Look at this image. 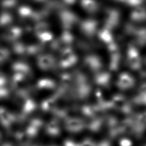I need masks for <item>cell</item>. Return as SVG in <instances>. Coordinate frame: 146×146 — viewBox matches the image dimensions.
I'll return each mask as SVG.
<instances>
[{
    "label": "cell",
    "instance_id": "6da1fadb",
    "mask_svg": "<svg viewBox=\"0 0 146 146\" xmlns=\"http://www.w3.org/2000/svg\"><path fill=\"white\" fill-rule=\"evenodd\" d=\"M53 58L48 55H43L39 56L38 59V64L42 70H47L53 64Z\"/></svg>",
    "mask_w": 146,
    "mask_h": 146
},
{
    "label": "cell",
    "instance_id": "7a4b0ae2",
    "mask_svg": "<svg viewBox=\"0 0 146 146\" xmlns=\"http://www.w3.org/2000/svg\"><path fill=\"white\" fill-rule=\"evenodd\" d=\"M13 68L16 71V73L23 74L25 75V74H27L29 71V68L28 66L25 63L17 62L15 64L14 63Z\"/></svg>",
    "mask_w": 146,
    "mask_h": 146
},
{
    "label": "cell",
    "instance_id": "3957f363",
    "mask_svg": "<svg viewBox=\"0 0 146 146\" xmlns=\"http://www.w3.org/2000/svg\"><path fill=\"white\" fill-rule=\"evenodd\" d=\"M22 31L19 27H12L7 32L6 38L10 40H14L19 37Z\"/></svg>",
    "mask_w": 146,
    "mask_h": 146
},
{
    "label": "cell",
    "instance_id": "277c9868",
    "mask_svg": "<svg viewBox=\"0 0 146 146\" xmlns=\"http://www.w3.org/2000/svg\"><path fill=\"white\" fill-rule=\"evenodd\" d=\"M53 86L54 83L50 79H41L38 83V87L40 88H50Z\"/></svg>",
    "mask_w": 146,
    "mask_h": 146
},
{
    "label": "cell",
    "instance_id": "5b68a950",
    "mask_svg": "<svg viewBox=\"0 0 146 146\" xmlns=\"http://www.w3.org/2000/svg\"><path fill=\"white\" fill-rule=\"evenodd\" d=\"M47 24L45 23H38L35 27V33L37 35H39L47 31Z\"/></svg>",
    "mask_w": 146,
    "mask_h": 146
},
{
    "label": "cell",
    "instance_id": "8992f818",
    "mask_svg": "<svg viewBox=\"0 0 146 146\" xmlns=\"http://www.w3.org/2000/svg\"><path fill=\"white\" fill-rule=\"evenodd\" d=\"M11 17L10 14L7 13L2 14L0 16V25L3 26L9 23L11 21Z\"/></svg>",
    "mask_w": 146,
    "mask_h": 146
},
{
    "label": "cell",
    "instance_id": "52a82bcc",
    "mask_svg": "<svg viewBox=\"0 0 146 146\" xmlns=\"http://www.w3.org/2000/svg\"><path fill=\"white\" fill-rule=\"evenodd\" d=\"M19 13L23 17H27L31 14L32 10L30 8L24 6L20 8L19 10Z\"/></svg>",
    "mask_w": 146,
    "mask_h": 146
},
{
    "label": "cell",
    "instance_id": "ba28073f",
    "mask_svg": "<svg viewBox=\"0 0 146 146\" xmlns=\"http://www.w3.org/2000/svg\"><path fill=\"white\" fill-rule=\"evenodd\" d=\"M53 107V101L51 99H47L44 100L42 105L43 110H51Z\"/></svg>",
    "mask_w": 146,
    "mask_h": 146
},
{
    "label": "cell",
    "instance_id": "9c48e42d",
    "mask_svg": "<svg viewBox=\"0 0 146 146\" xmlns=\"http://www.w3.org/2000/svg\"><path fill=\"white\" fill-rule=\"evenodd\" d=\"M9 55V52L7 50L0 48V62L5 61Z\"/></svg>",
    "mask_w": 146,
    "mask_h": 146
},
{
    "label": "cell",
    "instance_id": "30bf717a",
    "mask_svg": "<svg viewBox=\"0 0 146 146\" xmlns=\"http://www.w3.org/2000/svg\"><path fill=\"white\" fill-rule=\"evenodd\" d=\"M38 36L43 42L49 40L51 39V34L48 31H45L42 34L38 35Z\"/></svg>",
    "mask_w": 146,
    "mask_h": 146
},
{
    "label": "cell",
    "instance_id": "8fae6325",
    "mask_svg": "<svg viewBox=\"0 0 146 146\" xmlns=\"http://www.w3.org/2000/svg\"><path fill=\"white\" fill-rule=\"evenodd\" d=\"M35 105L31 100H29L28 101L26 102V103L25 104L24 106V110L29 111H31L32 110H34L35 108Z\"/></svg>",
    "mask_w": 146,
    "mask_h": 146
},
{
    "label": "cell",
    "instance_id": "7c38bea8",
    "mask_svg": "<svg viewBox=\"0 0 146 146\" xmlns=\"http://www.w3.org/2000/svg\"><path fill=\"white\" fill-rule=\"evenodd\" d=\"M7 95V91L5 88L0 87V99L5 98Z\"/></svg>",
    "mask_w": 146,
    "mask_h": 146
},
{
    "label": "cell",
    "instance_id": "4fadbf2b",
    "mask_svg": "<svg viewBox=\"0 0 146 146\" xmlns=\"http://www.w3.org/2000/svg\"><path fill=\"white\" fill-rule=\"evenodd\" d=\"M6 82V79L5 76L0 73V87H2V86L4 85V84Z\"/></svg>",
    "mask_w": 146,
    "mask_h": 146
},
{
    "label": "cell",
    "instance_id": "5bb4252c",
    "mask_svg": "<svg viewBox=\"0 0 146 146\" xmlns=\"http://www.w3.org/2000/svg\"><path fill=\"white\" fill-rule=\"evenodd\" d=\"M15 3L14 1H6L3 2V6L5 7H11V6H13Z\"/></svg>",
    "mask_w": 146,
    "mask_h": 146
},
{
    "label": "cell",
    "instance_id": "9a60e30c",
    "mask_svg": "<svg viewBox=\"0 0 146 146\" xmlns=\"http://www.w3.org/2000/svg\"><path fill=\"white\" fill-rule=\"evenodd\" d=\"M81 146H92V143L90 141H84Z\"/></svg>",
    "mask_w": 146,
    "mask_h": 146
},
{
    "label": "cell",
    "instance_id": "2e32d148",
    "mask_svg": "<svg viewBox=\"0 0 146 146\" xmlns=\"http://www.w3.org/2000/svg\"><path fill=\"white\" fill-rule=\"evenodd\" d=\"M122 144H124L123 145H124V146L129 145V142L128 141H124L122 142Z\"/></svg>",
    "mask_w": 146,
    "mask_h": 146
}]
</instances>
